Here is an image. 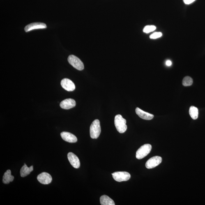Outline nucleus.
<instances>
[{
	"mask_svg": "<svg viewBox=\"0 0 205 205\" xmlns=\"http://www.w3.org/2000/svg\"><path fill=\"white\" fill-rule=\"evenodd\" d=\"M47 26L46 24L42 22H33L31 24L28 25L24 28V30L26 32H28L32 30L40 29H45L47 28Z\"/></svg>",
	"mask_w": 205,
	"mask_h": 205,
	"instance_id": "nucleus-10",
	"label": "nucleus"
},
{
	"mask_svg": "<svg viewBox=\"0 0 205 205\" xmlns=\"http://www.w3.org/2000/svg\"><path fill=\"white\" fill-rule=\"evenodd\" d=\"M156 29V27L153 25L146 26L143 30V32L146 33H149L154 31Z\"/></svg>",
	"mask_w": 205,
	"mask_h": 205,
	"instance_id": "nucleus-19",
	"label": "nucleus"
},
{
	"mask_svg": "<svg viewBox=\"0 0 205 205\" xmlns=\"http://www.w3.org/2000/svg\"><path fill=\"white\" fill-rule=\"evenodd\" d=\"M100 204L102 205H115L114 201L108 196L104 195L100 198Z\"/></svg>",
	"mask_w": 205,
	"mask_h": 205,
	"instance_id": "nucleus-14",
	"label": "nucleus"
},
{
	"mask_svg": "<svg viewBox=\"0 0 205 205\" xmlns=\"http://www.w3.org/2000/svg\"><path fill=\"white\" fill-rule=\"evenodd\" d=\"M101 133L100 121L98 119L94 120L92 123L90 128V134L92 138L97 139Z\"/></svg>",
	"mask_w": 205,
	"mask_h": 205,
	"instance_id": "nucleus-2",
	"label": "nucleus"
},
{
	"mask_svg": "<svg viewBox=\"0 0 205 205\" xmlns=\"http://www.w3.org/2000/svg\"><path fill=\"white\" fill-rule=\"evenodd\" d=\"M136 113L139 117L143 119L146 120H151L153 119L154 116L153 114L145 112V111L141 110L138 108H137L135 110Z\"/></svg>",
	"mask_w": 205,
	"mask_h": 205,
	"instance_id": "nucleus-13",
	"label": "nucleus"
},
{
	"mask_svg": "<svg viewBox=\"0 0 205 205\" xmlns=\"http://www.w3.org/2000/svg\"><path fill=\"white\" fill-rule=\"evenodd\" d=\"M126 120L121 115L118 114L115 117L114 124L118 131L121 133H124L127 130Z\"/></svg>",
	"mask_w": 205,
	"mask_h": 205,
	"instance_id": "nucleus-1",
	"label": "nucleus"
},
{
	"mask_svg": "<svg viewBox=\"0 0 205 205\" xmlns=\"http://www.w3.org/2000/svg\"><path fill=\"white\" fill-rule=\"evenodd\" d=\"M162 159L159 156H155L150 158L146 163L147 168L150 169L153 168L159 165L161 163Z\"/></svg>",
	"mask_w": 205,
	"mask_h": 205,
	"instance_id": "nucleus-6",
	"label": "nucleus"
},
{
	"mask_svg": "<svg viewBox=\"0 0 205 205\" xmlns=\"http://www.w3.org/2000/svg\"><path fill=\"white\" fill-rule=\"evenodd\" d=\"M195 1L196 0H183L184 3L187 5L191 4Z\"/></svg>",
	"mask_w": 205,
	"mask_h": 205,
	"instance_id": "nucleus-21",
	"label": "nucleus"
},
{
	"mask_svg": "<svg viewBox=\"0 0 205 205\" xmlns=\"http://www.w3.org/2000/svg\"><path fill=\"white\" fill-rule=\"evenodd\" d=\"M162 36V33L161 32H155L152 34L150 36V38L151 39H155L158 38H161Z\"/></svg>",
	"mask_w": 205,
	"mask_h": 205,
	"instance_id": "nucleus-20",
	"label": "nucleus"
},
{
	"mask_svg": "<svg viewBox=\"0 0 205 205\" xmlns=\"http://www.w3.org/2000/svg\"><path fill=\"white\" fill-rule=\"evenodd\" d=\"M68 158L71 165L75 168H78L80 166V162L78 157L72 152L68 153Z\"/></svg>",
	"mask_w": 205,
	"mask_h": 205,
	"instance_id": "nucleus-9",
	"label": "nucleus"
},
{
	"mask_svg": "<svg viewBox=\"0 0 205 205\" xmlns=\"http://www.w3.org/2000/svg\"><path fill=\"white\" fill-rule=\"evenodd\" d=\"M61 135L63 140L68 142L75 143L77 142L78 140L76 136L69 132H62Z\"/></svg>",
	"mask_w": 205,
	"mask_h": 205,
	"instance_id": "nucleus-12",
	"label": "nucleus"
},
{
	"mask_svg": "<svg viewBox=\"0 0 205 205\" xmlns=\"http://www.w3.org/2000/svg\"><path fill=\"white\" fill-rule=\"evenodd\" d=\"M112 175L114 179L118 182L127 181L131 178L130 173L127 172H116Z\"/></svg>",
	"mask_w": 205,
	"mask_h": 205,
	"instance_id": "nucleus-5",
	"label": "nucleus"
},
{
	"mask_svg": "<svg viewBox=\"0 0 205 205\" xmlns=\"http://www.w3.org/2000/svg\"><path fill=\"white\" fill-rule=\"evenodd\" d=\"M61 85L63 89L69 92L73 91L75 89V84L68 78H64L61 81Z\"/></svg>",
	"mask_w": 205,
	"mask_h": 205,
	"instance_id": "nucleus-7",
	"label": "nucleus"
},
{
	"mask_svg": "<svg viewBox=\"0 0 205 205\" xmlns=\"http://www.w3.org/2000/svg\"><path fill=\"white\" fill-rule=\"evenodd\" d=\"M189 114L192 119H197L198 116V110L197 107L191 106L189 109Z\"/></svg>",
	"mask_w": 205,
	"mask_h": 205,
	"instance_id": "nucleus-17",
	"label": "nucleus"
},
{
	"mask_svg": "<svg viewBox=\"0 0 205 205\" xmlns=\"http://www.w3.org/2000/svg\"><path fill=\"white\" fill-rule=\"evenodd\" d=\"M76 104L75 100L72 98H68L61 102L60 104V106L63 109H69L75 107Z\"/></svg>",
	"mask_w": 205,
	"mask_h": 205,
	"instance_id": "nucleus-11",
	"label": "nucleus"
},
{
	"mask_svg": "<svg viewBox=\"0 0 205 205\" xmlns=\"http://www.w3.org/2000/svg\"><path fill=\"white\" fill-rule=\"evenodd\" d=\"M152 148V146L150 144H146L141 146L136 153V158L138 159L144 158L151 152Z\"/></svg>",
	"mask_w": 205,
	"mask_h": 205,
	"instance_id": "nucleus-3",
	"label": "nucleus"
},
{
	"mask_svg": "<svg viewBox=\"0 0 205 205\" xmlns=\"http://www.w3.org/2000/svg\"><path fill=\"white\" fill-rule=\"evenodd\" d=\"M38 181L43 184L47 185L51 183L52 178L50 174L47 172H42L39 174L37 178Z\"/></svg>",
	"mask_w": 205,
	"mask_h": 205,
	"instance_id": "nucleus-8",
	"label": "nucleus"
},
{
	"mask_svg": "<svg viewBox=\"0 0 205 205\" xmlns=\"http://www.w3.org/2000/svg\"><path fill=\"white\" fill-rule=\"evenodd\" d=\"M193 83V80L191 78L186 77L183 79L182 81L183 85L184 86H189L192 85Z\"/></svg>",
	"mask_w": 205,
	"mask_h": 205,
	"instance_id": "nucleus-18",
	"label": "nucleus"
},
{
	"mask_svg": "<svg viewBox=\"0 0 205 205\" xmlns=\"http://www.w3.org/2000/svg\"><path fill=\"white\" fill-rule=\"evenodd\" d=\"M68 61L69 63L72 65L73 68L79 70H82L84 69V65L83 63L81 60L76 56L71 55L68 56Z\"/></svg>",
	"mask_w": 205,
	"mask_h": 205,
	"instance_id": "nucleus-4",
	"label": "nucleus"
},
{
	"mask_svg": "<svg viewBox=\"0 0 205 205\" xmlns=\"http://www.w3.org/2000/svg\"><path fill=\"white\" fill-rule=\"evenodd\" d=\"M33 170V166H31V167H28L26 164L22 167L20 170V175L22 177H25L28 175Z\"/></svg>",
	"mask_w": 205,
	"mask_h": 205,
	"instance_id": "nucleus-15",
	"label": "nucleus"
},
{
	"mask_svg": "<svg viewBox=\"0 0 205 205\" xmlns=\"http://www.w3.org/2000/svg\"><path fill=\"white\" fill-rule=\"evenodd\" d=\"M14 176L11 174V171L10 170H8L5 172L3 177V182L5 184L9 183L10 182L13 181Z\"/></svg>",
	"mask_w": 205,
	"mask_h": 205,
	"instance_id": "nucleus-16",
	"label": "nucleus"
},
{
	"mask_svg": "<svg viewBox=\"0 0 205 205\" xmlns=\"http://www.w3.org/2000/svg\"><path fill=\"white\" fill-rule=\"evenodd\" d=\"M166 64L168 66H170L172 65V62L170 60H168L166 61Z\"/></svg>",
	"mask_w": 205,
	"mask_h": 205,
	"instance_id": "nucleus-22",
	"label": "nucleus"
}]
</instances>
